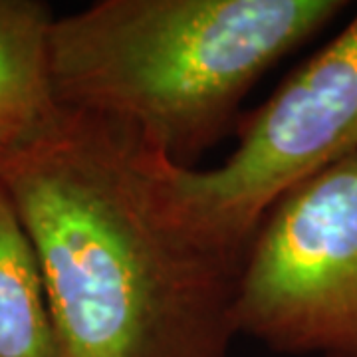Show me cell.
<instances>
[{"mask_svg":"<svg viewBox=\"0 0 357 357\" xmlns=\"http://www.w3.org/2000/svg\"><path fill=\"white\" fill-rule=\"evenodd\" d=\"M137 131L60 109L0 165L62 357H227L244 252L192 218Z\"/></svg>","mask_w":357,"mask_h":357,"instance_id":"6da1fadb","label":"cell"},{"mask_svg":"<svg viewBox=\"0 0 357 357\" xmlns=\"http://www.w3.org/2000/svg\"><path fill=\"white\" fill-rule=\"evenodd\" d=\"M342 0H102L54 18L52 93L60 109L137 131L191 169L286 54Z\"/></svg>","mask_w":357,"mask_h":357,"instance_id":"7a4b0ae2","label":"cell"},{"mask_svg":"<svg viewBox=\"0 0 357 357\" xmlns=\"http://www.w3.org/2000/svg\"><path fill=\"white\" fill-rule=\"evenodd\" d=\"M234 324L276 354L357 357V151L272 204L244 252Z\"/></svg>","mask_w":357,"mask_h":357,"instance_id":"3957f363","label":"cell"},{"mask_svg":"<svg viewBox=\"0 0 357 357\" xmlns=\"http://www.w3.org/2000/svg\"><path fill=\"white\" fill-rule=\"evenodd\" d=\"M357 151V14L243 129L222 165L177 167L178 197L220 243L246 250L284 192Z\"/></svg>","mask_w":357,"mask_h":357,"instance_id":"277c9868","label":"cell"},{"mask_svg":"<svg viewBox=\"0 0 357 357\" xmlns=\"http://www.w3.org/2000/svg\"><path fill=\"white\" fill-rule=\"evenodd\" d=\"M52 10L0 0V128L24 137L58 114L50 79Z\"/></svg>","mask_w":357,"mask_h":357,"instance_id":"5b68a950","label":"cell"},{"mask_svg":"<svg viewBox=\"0 0 357 357\" xmlns=\"http://www.w3.org/2000/svg\"><path fill=\"white\" fill-rule=\"evenodd\" d=\"M0 357H62L38 256L2 183Z\"/></svg>","mask_w":357,"mask_h":357,"instance_id":"8992f818","label":"cell"},{"mask_svg":"<svg viewBox=\"0 0 357 357\" xmlns=\"http://www.w3.org/2000/svg\"><path fill=\"white\" fill-rule=\"evenodd\" d=\"M16 139H20L18 135H14L13 131H8L6 128H0V165L4 161V157L8 153V149L13 147V143Z\"/></svg>","mask_w":357,"mask_h":357,"instance_id":"52a82bcc","label":"cell"}]
</instances>
